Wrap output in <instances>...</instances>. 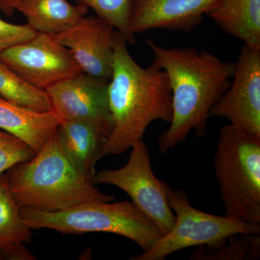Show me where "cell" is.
<instances>
[{
	"mask_svg": "<svg viewBox=\"0 0 260 260\" xmlns=\"http://www.w3.org/2000/svg\"><path fill=\"white\" fill-rule=\"evenodd\" d=\"M145 43L153 54L151 64L167 73L172 89L170 126L158 136L159 150L165 154L184 143L191 131L198 138L206 135L210 110L230 87L235 63L194 48L166 49L150 39Z\"/></svg>",
	"mask_w": 260,
	"mask_h": 260,
	"instance_id": "6da1fadb",
	"label": "cell"
},
{
	"mask_svg": "<svg viewBox=\"0 0 260 260\" xmlns=\"http://www.w3.org/2000/svg\"><path fill=\"white\" fill-rule=\"evenodd\" d=\"M126 44L124 36L115 30L112 74L108 85L112 129L99 160L133 148L153 121L170 123L172 119V89L167 73L153 64L142 68Z\"/></svg>",
	"mask_w": 260,
	"mask_h": 260,
	"instance_id": "7a4b0ae2",
	"label": "cell"
},
{
	"mask_svg": "<svg viewBox=\"0 0 260 260\" xmlns=\"http://www.w3.org/2000/svg\"><path fill=\"white\" fill-rule=\"evenodd\" d=\"M5 174L20 208L56 212L84 202L114 199L78 170L61 148L56 133L34 158L16 164Z\"/></svg>",
	"mask_w": 260,
	"mask_h": 260,
	"instance_id": "3957f363",
	"label": "cell"
},
{
	"mask_svg": "<svg viewBox=\"0 0 260 260\" xmlns=\"http://www.w3.org/2000/svg\"><path fill=\"white\" fill-rule=\"evenodd\" d=\"M20 215L32 229H48L62 234L102 232L127 238L143 251L165 234L132 202H84L61 211L22 208Z\"/></svg>",
	"mask_w": 260,
	"mask_h": 260,
	"instance_id": "277c9868",
	"label": "cell"
},
{
	"mask_svg": "<svg viewBox=\"0 0 260 260\" xmlns=\"http://www.w3.org/2000/svg\"><path fill=\"white\" fill-rule=\"evenodd\" d=\"M213 165L225 215L260 224V137L224 126Z\"/></svg>",
	"mask_w": 260,
	"mask_h": 260,
	"instance_id": "5b68a950",
	"label": "cell"
},
{
	"mask_svg": "<svg viewBox=\"0 0 260 260\" xmlns=\"http://www.w3.org/2000/svg\"><path fill=\"white\" fill-rule=\"evenodd\" d=\"M169 206L176 221L149 250L132 256L131 260H164L186 248L222 245L229 238L239 234L260 235V224L249 223L229 215H215L194 208L185 191L172 189L165 183Z\"/></svg>",
	"mask_w": 260,
	"mask_h": 260,
	"instance_id": "8992f818",
	"label": "cell"
},
{
	"mask_svg": "<svg viewBox=\"0 0 260 260\" xmlns=\"http://www.w3.org/2000/svg\"><path fill=\"white\" fill-rule=\"evenodd\" d=\"M126 165L118 169L95 173L96 184H110L122 189L133 203L155 225L167 234L175 224L174 212L169 206L165 183L152 170L149 149L143 139L131 148Z\"/></svg>",
	"mask_w": 260,
	"mask_h": 260,
	"instance_id": "52a82bcc",
	"label": "cell"
},
{
	"mask_svg": "<svg viewBox=\"0 0 260 260\" xmlns=\"http://www.w3.org/2000/svg\"><path fill=\"white\" fill-rule=\"evenodd\" d=\"M0 61L25 83L43 90L83 72L68 48L42 32L0 53Z\"/></svg>",
	"mask_w": 260,
	"mask_h": 260,
	"instance_id": "ba28073f",
	"label": "cell"
},
{
	"mask_svg": "<svg viewBox=\"0 0 260 260\" xmlns=\"http://www.w3.org/2000/svg\"><path fill=\"white\" fill-rule=\"evenodd\" d=\"M230 87L210 112L251 134L260 137V50L244 44Z\"/></svg>",
	"mask_w": 260,
	"mask_h": 260,
	"instance_id": "9c48e42d",
	"label": "cell"
},
{
	"mask_svg": "<svg viewBox=\"0 0 260 260\" xmlns=\"http://www.w3.org/2000/svg\"><path fill=\"white\" fill-rule=\"evenodd\" d=\"M109 82L82 72L55 84L45 90L51 111L61 121H85L112 126L108 102Z\"/></svg>",
	"mask_w": 260,
	"mask_h": 260,
	"instance_id": "30bf717a",
	"label": "cell"
},
{
	"mask_svg": "<svg viewBox=\"0 0 260 260\" xmlns=\"http://www.w3.org/2000/svg\"><path fill=\"white\" fill-rule=\"evenodd\" d=\"M115 30L96 15H85L54 37L71 51L83 73L109 80L112 74Z\"/></svg>",
	"mask_w": 260,
	"mask_h": 260,
	"instance_id": "8fae6325",
	"label": "cell"
},
{
	"mask_svg": "<svg viewBox=\"0 0 260 260\" xmlns=\"http://www.w3.org/2000/svg\"><path fill=\"white\" fill-rule=\"evenodd\" d=\"M219 0H132L129 32L166 29L189 32Z\"/></svg>",
	"mask_w": 260,
	"mask_h": 260,
	"instance_id": "7c38bea8",
	"label": "cell"
},
{
	"mask_svg": "<svg viewBox=\"0 0 260 260\" xmlns=\"http://www.w3.org/2000/svg\"><path fill=\"white\" fill-rule=\"evenodd\" d=\"M112 126L85 121H61L56 135L75 167L93 181L95 164Z\"/></svg>",
	"mask_w": 260,
	"mask_h": 260,
	"instance_id": "4fadbf2b",
	"label": "cell"
},
{
	"mask_svg": "<svg viewBox=\"0 0 260 260\" xmlns=\"http://www.w3.org/2000/svg\"><path fill=\"white\" fill-rule=\"evenodd\" d=\"M61 121L53 111L37 112L0 95V129L20 138L37 153L54 135Z\"/></svg>",
	"mask_w": 260,
	"mask_h": 260,
	"instance_id": "5bb4252c",
	"label": "cell"
},
{
	"mask_svg": "<svg viewBox=\"0 0 260 260\" xmlns=\"http://www.w3.org/2000/svg\"><path fill=\"white\" fill-rule=\"evenodd\" d=\"M205 15L229 35L260 50V0H219Z\"/></svg>",
	"mask_w": 260,
	"mask_h": 260,
	"instance_id": "9a60e30c",
	"label": "cell"
},
{
	"mask_svg": "<svg viewBox=\"0 0 260 260\" xmlns=\"http://www.w3.org/2000/svg\"><path fill=\"white\" fill-rule=\"evenodd\" d=\"M16 10L36 31L54 36L75 25L87 15L88 9L70 4L68 0H22Z\"/></svg>",
	"mask_w": 260,
	"mask_h": 260,
	"instance_id": "2e32d148",
	"label": "cell"
},
{
	"mask_svg": "<svg viewBox=\"0 0 260 260\" xmlns=\"http://www.w3.org/2000/svg\"><path fill=\"white\" fill-rule=\"evenodd\" d=\"M5 174H0V251L31 242L32 229L22 218Z\"/></svg>",
	"mask_w": 260,
	"mask_h": 260,
	"instance_id": "e0dca14e",
	"label": "cell"
},
{
	"mask_svg": "<svg viewBox=\"0 0 260 260\" xmlns=\"http://www.w3.org/2000/svg\"><path fill=\"white\" fill-rule=\"evenodd\" d=\"M0 95L13 104L37 112L51 111L50 101L45 90L34 88L25 83L2 61Z\"/></svg>",
	"mask_w": 260,
	"mask_h": 260,
	"instance_id": "ac0fdd59",
	"label": "cell"
},
{
	"mask_svg": "<svg viewBox=\"0 0 260 260\" xmlns=\"http://www.w3.org/2000/svg\"><path fill=\"white\" fill-rule=\"evenodd\" d=\"M229 238L222 245L210 248L198 246L192 260H253L260 255V235L240 234Z\"/></svg>",
	"mask_w": 260,
	"mask_h": 260,
	"instance_id": "d6986e66",
	"label": "cell"
},
{
	"mask_svg": "<svg viewBox=\"0 0 260 260\" xmlns=\"http://www.w3.org/2000/svg\"><path fill=\"white\" fill-rule=\"evenodd\" d=\"M78 5L90 8L96 16L121 32L126 42L135 44V38L129 32L132 0H75Z\"/></svg>",
	"mask_w": 260,
	"mask_h": 260,
	"instance_id": "ffe728a7",
	"label": "cell"
},
{
	"mask_svg": "<svg viewBox=\"0 0 260 260\" xmlns=\"http://www.w3.org/2000/svg\"><path fill=\"white\" fill-rule=\"evenodd\" d=\"M36 154L37 152L20 138L0 131V174L16 164L30 160Z\"/></svg>",
	"mask_w": 260,
	"mask_h": 260,
	"instance_id": "44dd1931",
	"label": "cell"
},
{
	"mask_svg": "<svg viewBox=\"0 0 260 260\" xmlns=\"http://www.w3.org/2000/svg\"><path fill=\"white\" fill-rule=\"evenodd\" d=\"M37 32L28 24L16 25L0 18V53L16 44L26 42L35 37Z\"/></svg>",
	"mask_w": 260,
	"mask_h": 260,
	"instance_id": "7402d4cb",
	"label": "cell"
},
{
	"mask_svg": "<svg viewBox=\"0 0 260 260\" xmlns=\"http://www.w3.org/2000/svg\"><path fill=\"white\" fill-rule=\"evenodd\" d=\"M22 0H0V10L5 15H12L14 14L17 6Z\"/></svg>",
	"mask_w": 260,
	"mask_h": 260,
	"instance_id": "603a6c76",
	"label": "cell"
},
{
	"mask_svg": "<svg viewBox=\"0 0 260 260\" xmlns=\"http://www.w3.org/2000/svg\"><path fill=\"white\" fill-rule=\"evenodd\" d=\"M0 260H5L4 255H3V253L2 251H0Z\"/></svg>",
	"mask_w": 260,
	"mask_h": 260,
	"instance_id": "cb8c5ba5",
	"label": "cell"
}]
</instances>
